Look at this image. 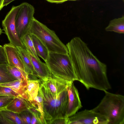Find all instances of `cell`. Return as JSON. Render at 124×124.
I'll return each instance as SVG.
<instances>
[{"label":"cell","mask_w":124,"mask_h":124,"mask_svg":"<svg viewBox=\"0 0 124 124\" xmlns=\"http://www.w3.org/2000/svg\"><path fill=\"white\" fill-rule=\"evenodd\" d=\"M66 46L77 81L87 90L93 88L104 91L111 88L106 65L93 54L80 37L73 38Z\"/></svg>","instance_id":"6da1fadb"},{"label":"cell","mask_w":124,"mask_h":124,"mask_svg":"<svg viewBox=\"0 0 124 124\" xmlns=\"http://www.w3.org/2000/svg\"><path fill=\"white\" fill-rule=\"evenodd\" d=\"M39 92L43 99L44 117L46 124H51L57 119L67 118L68 102L67 89L58 94L54 95L46 83L43 82L40 85Z\"/></svg>","instance_id":"7a4b0ae2"},{"label":"cell","mask_w":124,"mask_h":124,"mask_svg":"<svg viewBox=\"0 0 124 124\" xmlns=\"http://www.w3.org/2000/svg\"><path fill=\"white\" fill-rule=\"evenodd\" d=\"M104 92L101 102L92 110L104 117L108 124H124V96Z\"/></svg>","instance_id":"3957f363"},{"label":"cell","mask_w":124,"mask_h":124,"mask_svg":"<svg viewBox=\"0 0 124 124\" xmlns=\"http://www.w3.org/2000/svg\"><path fill=\"white\" fill-rule=\"evenodd\" d=\"M29 33L38 38L49 52L68 54L66 45L60 40L55 32L34 18Z\"/></svg>","instance_id":"277c9868"},{"label":"cell","mask_w":124,"mask_h":124,"mask_svg":"<svg viewBox=\"0 0 124 124\" xmlns=\"http://www.w3.org/2000/svg\"><path fill=\"white\" fill-rule=\"evenodd\" d=\"M45 62L54 76L68 81L77 80L69 54L49 52Z\"/></svg>","instance_id":"5b68a950"},{"label":"cell","mask_w":124,"mask_h":124,"mask_svg":"<svg viewBox=\"0 0 124 124\" xmlns=\"http://www.w3.org/2000/svg\"><path fill=\"white\" fill-rule=\"evenodd\" d=\"M19 9L16 16L15 23L18 35L21 39L29 32L34 13L33 7L27 2L20 5Z\"/></svg>","instance_id":"8992f818"},{"label":"cell","mask_w":124,"mask_h":124,"mask_svg":"<svg viewBox=\"0 0 124 124\" xmlns=\"http://www.w3.org/2000/svg\"><path fill=\"white\" fill-rule=\"evenodd\" d=\"M20 5L13 6L2 21L3 30L7 36L10 43L16 47H23L21 39L18 36L16 29L15 20L19 9Z\"/></svg>","instance_id":"52a82bcc"},{"label":"cell","mask_w":124,"mask_h":124,"mask_svg":"<svg viewBox=\"0 0 124 124\" xmlns=\"http://www.w3.org/2000/svg\"><path fill=\"white\" fill-rule=\"evenodd\" d=\"M67 124H108L107 120L103 116L92 109H85L76 112L67 118Z\"/></svg>","instance_id":"ba28073f"},{"label":"cell","mask_w":124,"mask_h":124,"mask_svg":"<svg viewBox=\"0 0 124 124\" xmlns=\"http://www.w3.org/2000/svg\"><path fill=\"white\" fill-rule=\"evenodd\" d=\"M73 82H69L66 88L68 96L67 118L74 115L82 107L78 92Z\"/></svg>","instance_id":"9c48e42d"},{"label":"cell","mask_w":124,"mask_h":124,"mask_svg":"<svg viewBox=\"0 0 124 124\" xmlns=\"http://www.w3.org/2000/svg\"><path fill=\"white\" fill-rule=\"evenodd\" d=\"M3 47L8 65L16 67L21 71L26 72L23 64L16 46L9 43L5 44Z\"/></svg>","instance_id":"30bf717a"},{"label":"cell","mask_w":124,"mask_h":124,"mask_svg":"<svg viewBox=\"0 0 124 124\" xmlns=\"http://www.w3.org/2000/svg\"><path fill=\"white\" fill-rule=\"evenodd\" d=\"M28 53L38 79L42 82L45 81L51 76V74L47 65L46 63L41 62L39 59L37 58Z\"/></svg>","instance_id":"8fae6325"},{"label":"cell","mask_w":124,"mask_h":124,"mask_svg":"<svg viewBox=\"0 0 124 124\" xmlns=\"http://www.w3.org/2000/svg\"><path fill=\"white\" fill-rule=\"evenodd\" d=\"M44 82L50 91L54 94L57 95L66 89L69 81L55 76H51Z\"/></svg>","instance_id":"7c38bea8"},{"label":"cell","mask_w":124,"mask_h":124,"mask_svg":"<svg viewBox=\"0 0 124 124\" xmlns=\"http://www.w3.org/2000/svg\"><path fill=\"white\" fill-rule=\"evenodd\" d=\"M32 106L31 102L19 95L16 97L7 106L5 109L19 114Z\"/></svg>","instance_id":"4fadbf2b"},{"label":"cell","mask_w":124,"mask_h":124,"mask_svg":"<svg viewBox=\"0 0 124 124\" xmlns=\"http://www.w3.org/2000/svg\"><path fill=\"white\" fill-rule=\"evenodd\" d=\"M16 47L23 64L26 73L28 75H32L36 77L38 79L37 74L35 70L31 60L28 52L24 47L20 46Z\"/></svg>","instance_id":"5bb4252c"},{"label":"cell","mask_w":124,"mask_h":124,"mask_svg":"<svg viewBox=\"0 0 124 124\" xmlns=\"http://www.w3.org/2000/svg\"><path fill=\"white\" fill-rule=\"evenodd\" d=\"M27 80H15L0 84V86L8 87L18 93L25 99L28 100L27 96L25 93Z\"/></svg>","instance_id":"9a60e30c"},{"label":"cell","mask_w":124,"mask_h":124,"mask_svg":"<svg viewBox=\"0 0 124 124\" xmlns=\"http://www.w3.org/2000/svg\"><path fill=\"white\" fill-rule=\"evenodd\" d=\"M40 81L38 80L28 79L25 93L28 100L31 101L37 96L39 88Z\"/></svg>","instance_id":"2e32d148"},{"label":"cell","mask_w":124,"mask_h":124,"mask_svg":"<svg viewBox=\"0 0 124 124\" xmlns=\"http://www.w3.org/2000/svg\"><path fill=\"white\" fill-rule=\"evenodd\" d=\"M107 31L114 32L119 34L124 33V16L111 20L105 29Z\"/></svg>","instance_id":"e0dca14e"},{"label":"cell","mask_w":124,"mask_h":124,"mask_svg":"<svg viewBox=\"0 0 124 124\" xmlns=\"http://www.w3.org/2000/svg\"><path fill=\"white\" fill-rule=\"evenodd\" d=\"M30 34L37 54L45 62L49 53L47 49L36 37Z\"/></svg>","instance_id":"ac0fdd59"},{"label":"cell","mask_w":124,"mask_h":124,"mask_svg":"<svg viewBox=\"0 0 124 124\" xmlns=\"http://www.w3.org/2000/svg\"><path fill=\"white\" fill-rule=\"evenodd\" d=\"M23 47L29 53L37 59H39L37 54L29 32L23 37L21 39Z\"/></svg>","instance_id":"d6986e66"},{"label":"cell","mask_w":124,"mask_h":124,"mask_svg":"<svg viewBox=\"0 0 124 124\" xmlns=\"http://www.w3.org/2000/svg\"><path fill=\"white\" fill-rule=\"evenodd\" d=\"M8 65L0 64V84L16 80L8 70L7 67Z\"/></svg>","instance_id":"ffe728a7"},{"label":"cell","mask_w":124,"mask_h":124,"mask_svg":"<svg viewBox=\"0 0 124 124\" xmlns=\"http://www.w3.org/2000/svg\"><path fill=\"white\" fill-rule=\"evenodd\" d=\"M7 67L9 72L16 80L22 81L28 80V75L26 72L21 71L15 67L8 65Z\"/></svg>","instance_id":"44dd1931"},{"label":"cell","mask_w":124,"mask_h":124,"mask_svg":"<svg viewBox=\"0 0 124 124\" xmlns=\"http://www.w3.org/2000/svg\"><path fill=\"white\" fill-rule=\"evenodd\" d=\"M0 111L5 117L13 124H24L18 114L5 109Z\"/></svg>","instance_id":"7402d4cb"},{"label":"cell","mask_w":124,"mask_h":124,"mask_svg":"<svg viewBox=\"0 0 124 124\" xmlns=\"http://www.w3.org/2000/svg\"><path fill=\"white\" fill-rule=\"evenodd\" d=\"M16 97L0 95V110L5 109Z\"/></svg>","instance_id":"603a6c76"},{"label":"cell","mask_w":124,"mask_h":124,"mask_svg":"<svg viewBox=\"0 0 124 124\" xmlns=\"http://www.w3.org/2000/svg\"><path fill=\"white\" fill-rule=\"evenodd\" d=\"M0 95L11 96L16 97L20 95L10 88L0 86Z\"/></svg>","instance_id":"cb8c5ba5"},{"label":"cell","mask_w":124,"mask_h":124,"mask_svg":"<svg viewBox=\"0 0 124 124\" xmlns=\"http://www.w3.org/2000/svg\"><path fill=\"white\" fill-rule=\"evenodd\" d=\"M19 114L24 124H31L32 115L28 110L23 111Z\"/></svg>","instance_id":"d4e9b609"},{"label":"cell","mask_w":124,"mask_h":124,"mask_svg":"<svg viewBox=\"0 0 124 124\" xmlns=\"http://www.w3.org/2000/svg\"><path fill=\"white\" fill-rule=\"evenodd\" d=\"M0 64H8L3 47L0 45Z\"/></svg>","instance_id":"484cf974"},{"label":"cell","mask_w":124,"mask_h":124,"mask_svg":"<svg viewBox=\"0 0 124 124\" xmlns=\"http://www.w3.org/2000/svg\"><path fill=\"white\" fill-rule=\"evenodd\" d=\"M0 124H13V123L8 119L0 110Z\"/></svg>","instance_id":"4316f807"},{"label":"cell","mask_w":124,"mask_h":124,"mask_svg":"<svg viewBox=\"0 0 124 124\" xmlns=\"http://www.w3.org/2000/svg\"><path fill=\"white\" fill-rule=\"evenodd\" d=\"M51 124H67V118L59 119L53 121Z\"/></svg>","instance_id":"83f0119b"},{"label":"cell","mask_w":124,"mask_h":124,"mask_svg":"<svg viewBox=\"0 0 124 124\" xmlns=\"http://www.w3.org/2000/svg\"><path fill=\"white\" fill-rule=\"evenodd\" d=\"M52 3H61L65 2L68 0H46Z\"/></svg>","instance_id":"f1b7e54d"},{"label":"cell","mask_w":124,"mask_h":124,"mask_svg":"<svg viewBox=\"0 0 124 124\" xmlns=\"http://www.w3.org/2000/svg\"><path fill=\"white\" fill-rule=\"evenodd\" d=\"M31 124H39V122L37 120L35 117L32 115V117L31 118Z\"/></svg>","instance_id":"f546056e"},{"label":"cell","mask_w":124,"mask_h":124,"mask_svg":"<svg viewBox=\"0 0 124 124\" xmlns=\"http://www.w3.org/2000/svg\"><path fill=\"white\" fill-rule=\"evenodd\" d=\"M16 0H4L3 2V6H6L12 1Z\"/></svg>","instance_id":"4dcf8cb0"},{"label":"cell","mask_w":124,"mask_h":124,"mask_svg":"<svg viewBox=\"0 0 124 124\" xmlns=\"http://www.w3.org/2000/svg\"><path fill=\"white\" fill-rule=\"evenodd\" d=\"M4 0H0V11L4 7L3 6V2Z\"/></svg>","instance_id":"1f68e13d"},{"label":"cell","mask_w":124,"mask_h":124,"mask_svg":"<svg viewBox=\"0 0 124 124\" xmlns=\"http://www.w3.org/2000/svg\"><path fill=\"white\" fill-rule=\"evenodd\" d=\"M3 33L2 30L1 29L0 27V35Z\"/></svg>","instance_id":"d6a6232c"},{"label":"cell","mask_w":124,"mask_h":124,"mask_svg":"<svg viewBox=\"0 0 124 124\" xmlns=\"http://www.w3.org/2000/svg\"></svg>","instance_id":"836d02e7"},{"label":"cell","mask_w":124,"mask_h":124,"mask_svg":"<svg viewBox=\"0 0 124 124\" xmlns=\"http://www.w3.org/2000/svg\"><path fill=\"white\" fill-rule=\"evenodd\" d=\"M122 0L123 1V2H124V0Z\"/></svg>","instance_id":"e575fe53"}]
</instances>
